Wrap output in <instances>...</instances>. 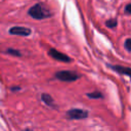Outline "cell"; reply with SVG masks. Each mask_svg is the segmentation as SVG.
<instances>
[{
  "instance_id": "cell-1",
  "label": "cell",
  "mask_w": 131,
  "mask_h": 131,
  "mask_svg": "<svg viewBox=\"0 0 131 131\" xmlns=\"http://www.w3.org/2000/svg\"><path fill=\"white\" fill-rule=\"evenodd\" d=\"M28 13L31 17H33L35 19H44V18L50 17L52 15V13L47 8H45L41 3H37V4L33 5L29 9Z\"/></svg>"
},
{
  "instance_id": "cell-2",
  "label": "cell",
  "mask_w": 131,
  "mask_h": 131,
  "mask_svg": "<svg viewBox=\"0 0 131 131\" xmlns=\"http://www.w3.org/2000/svg\"><path fill=\"white\" fill-rule=\"evenodd\" d=\"M55 78L63 82H74L80 78V75L73 71H59L55 73Z\"/></svg>"
},
{
  "instance_id": "cell-3",
  "label": "cell",
  "mask_w": 131,
  "mask_h": 131,
  "mask_svg": "<svg viewBox=\"0 0 131 131\" xmlns=\"http://www.w3.org/2000/svg\"><path fill=\"white\" fill-rule=\"evenodd\" d=\"M88 117V112L81 108H72L67 112V118L71 120H82Z\"/></svg>"
},
{
  "instance_id": "cell-4",
  "label": "cell",
  "mask_w": 131,
  "mask_h": 131,
  "mask_svg": "<svg viewBox=\"0 0 131 131\" xmlns=\"http://www.w3.org/2000/svg\"><path fill=\"white\" fill-rule=\"evenodd\" d=\"M48 55L50 57H52L53 59L55 60H58V61H62V62H70L72 61V58L70 56H68L67 54L64 53H61L59 52L58 50L54 49V48H51L49 51H48Z\"/></svg>"
},
{
  "instance_id": "cell-5",
  "label": "cell",
  "mask_w": 131,
  "mask_h": 131,
  "mask_svg": "<svg viewBox=\"0 0 131 131\" xmlns=\"http://www.w3.org/2000/svg\"><path fill=\"white\" fill-rule=\"evenodd\" d=\"M9 34L11 35H16V36H29L31 35V30L29 28H25V27H12L9 29Z\"/></svg>"
},
{
  "instance_id": "cell-6",
  "label": "cell",
  "mask_w": 131,
  "mask_h": 131,
  "mask_svg": "<svg viewBox=\"0 0 131 131\" xmlns=\"http://www.w3.org/2000/svg\"><path fill=\"white\" fill-rule=\"evenodd\" d=\"M112 70H114L115 72L121 74V75H125L128 76L131 79V68L128 67H123V66H119V64H110L108 66Z\"/></svg>"
},
{
  "instance_id": "cell-7",
  "label": "cell",
  "mask_w": 131,
  "mask_h": 131,
  "mask_svg": "<svg viewBox=\"0 0 131 131\" xmlns=\"http://www.w3.org/2000/svg\"><path fill=\"white\" fill-rule=\"evenodd\" d=\"M41 99H42V101H43L46 105L53 107L54 101H53V98H52L49 94H47V93H42V94H41Z\"/></svg>"
},
{
  "instance_id": "cell-8",
  "label": "cell",
  "mask_w": 131,
  "mask_h": 131,
  "mask_svg": "<svg viewBox=\"0 0 131 131\" xmlns=\"http://www.w3.org/2000/svg\"><path fill=\"white\" fill-rule=\"evenodd\" d=\"M87 96L89 98H92V99H100V98H103V94L99 91H94V92H91V93H87Z\"/></svg>"
},
{
  "instance_id": "cell-9",
  "label": "cell",
  "mask_w": 131,
  "mask_h": 131,
  "mask_svg": "<svg viewBox=\"0 0 131 131\" xmlns=\"http://www.w3.org/2000/svg\"><path fill=\"white\" fill-rule=\"evenodd\" d=\"M117 25H118V21H117L116 18H111V19H107V20L105 21V26H106L107 28H111V29L116 28Z\"/></svg>"
},
{
  "instance_id": "cell-10",
  "label": "cell",
  "mask_w": 131,
  "mask_h": 131,
  "mask_svg": "<svg viewBox=\"0 0 131 131\" xmlns=\"http://www.w3.org/2000/svg\"><path fill=\"white\" fill-rule=\"evenodd\" d=\"M5 53L11 54V55H14V56H20V55H21V53H20L17 49H12V48H8V49L5 51Z\"/></svg>"
},
{
  "instance_id": "cell-11",
  "label": "cell",
  "mask_w": 131,
  "mask_h": 131,
  "mask_svg": "<svg viewBox=\"0 0 131 131\" xmlns=\"http://www.w3.org/2000/svg\"><path fill=\"white\" fill-rule=\"evenodd\" d=\"M124 47H125L126 50H128V51L131 52V38L126 39V41H125V43H124Z\"/></svg>"
},
{
  "instance_id": "cell-12",
  "label": "cell",
  "mask_w": 131,
  "mask_h": 131,
  "mask_svg": "<svg viewBox=\"0 0 131 131\" xmlns=\"http://www.w3.org/2000/svg\"><path fill=\"white\" fill-rule=\"evenodd\" d=\"M125 12L128 13V14H131V3L127 4L126 7H125Z\"/></svg>"
},
{
  "instance_id": "cell-13",
  "label": "cell",
  "mask_w": 131,
  "mask_h": 131,
  "mask_svg": "<svg viewBox=\"0 0 131 131\" xmlns=\"http://www.w3.org/2000/svg\"><path fill=\"white\" fill-rule=\"evenodd\" d=\"M20 88L19 87H11V90H13V91H17V90H19Z\"/></svg>"
}]
</instances>
